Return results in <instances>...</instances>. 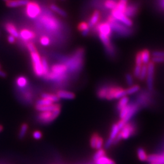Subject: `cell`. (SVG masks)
<instances>
[{
  "label": "cell",
  "mask_w": 164,
  "mask_h": 164,
  "mask_svg": "<svg viewBox=\"0 0 164 164\" xmlns=\"http://www.w3.org/2000/svg\"><path fill=\"white\" fill-rule=\"evenodd\" d=\"M151 91H143L137 96L136 103L140 107H148L152 103V97Z\"/></svg>",
  "instance_id": "52a82bcc"
},
{
  "label": "cell",
  "mask_w": 164,
  "mask_h": 164,
  "mask_svg": "<svg viewBox=\"0 0 164 164\" xmlns=\"http://www.w3.org/2000/svg\"><path fill=\"white\" fill-rule=\"evenodd\" d=\"M152 62L155 63H164V57H153L152 59Z\"/></svg>",
  "instance_id": "c3c4849f"
},
{
  "label": "cell",
  "mask_w": 164,
  "mask_h": 164,
  "mask_svg": "<svg viewBox=\"0 0 164 164\" xmlns=\"http://www.w3.org/2000/svg\"><path fill=\"white\" fill-rule=\"evenodd\" d=\"M28 130V125L27 123H23L21 125L20 130L18 133V137L20 139H23L24 137Z\"/></svg>",
  "instance_id": "1f68e13d"
},
{
  "label": "cell",
  "mask_w": 164,
  "mask_h": 164,
  "mask_svg": "<svg viewBox=\"0 0 164 164\" xmlns=\"http://www.w3.org/2000/svg\"><path fill=\"white\" fill-rule=\"evenodd\" d=\"M111 15L118 21L122 23L124 25L130 27L133 26V21L132 20L127 16L125 13L120 12L116 9H112L111 12Z\"/></svg>",
  "instance_id": "30bf717a"
},
{
  "label": "cell",
  "mask_w": 164,
  "mask_h": 164,
  "mask_svg": "<svg viewBox=\"0 0 164 164\" xmlns=\"http://www.w3.org/2000/svg\"><path fill=\"white\" fill-rule=\"evenodd\" d=\"M137 131L136 125L133 122H127L120 130L114 143H117L122 139H127L133 136Z\"/></svg>",
  "instance_id": "3957f363"
},
{
  "label": "cell",
  "mask_w": 164,
  "mask_h": 164,
  "mask_svg": "<svg viewBox=\"0 0 164 164\" xmlns=\"http://www.w3.org/2000/svg\"><path fill=\"white\" fill-rule=\"evenodd\" d=\"M130 104V109L128 111V112L127 116L123 119H122L126 123L128 122L131 119V118L139 111V110L141 108L139 106V105L137 104L136 102L135 103H131Z\"/></svg>",
  "instance_id": "4fadbf2b"
},
{
  "label": "cell",
  "mask_w": 164,
  "mask_h": 164,
  "mask_svg": "<svg viewBox=\"0 0 164 164\" xmlns=\"http://www.w3.org/2000/svg\"><path fill=\"white\" fill-rule=\"evenodd\" d=\"M160 4L162 7L164 9V0H160Z\"/></svg>",
  "instance_id": "db71d44e"
},
{
  "label": "cell",
  "mask_w": 164,
  "mask_h": 164,
  "mask_svg": "<svg viewBox=\"0 0 164 164\" xmlns=\"http://www.w3.org/2000/svg\"><path fill=\"white\" fill-rule=\"evenodd\" d=\"M30 0H9L6 2V5L9 7H17L26 5Z\"/></svg>",
  "instance_id": "ffe728a7"
},
{
  "label": "cell",
  "mask_w": 164,
  "mask_h": 164,
  "mask_svg": "<svg viewBox=\"0 0 164 164\" xmlns=\"http://www.w3.org/2000/svg\"><path fill=\"white\" fill-rule=\"evenodd\" d=\"M147 75V65H142L141 74L138 79L141 81H143L145 79H146Z\"/></svg>",
  "instance_id": "836d02e7"
},
{
  "label": "cell",
  "mask_w": 164,
  "mask_h": 164,
  "mask_svg": "<svg viewBox=\"0 0 164 164\" xmlns=\"http://www.w3.org/2000/svg\"><path fill=\"white\" fill-rule=\"evenodd\" d=\"M152 55H153V57H164V51H156L153 52Z\"/></svg>",
  "instance_id": "681fc988"
},
{
  "label": "cell",
  "mask_w": 164,
  "mask_h": 164,
  "mask_svg": "<svg viewBox=\"0 0 164 164\" xmlns=\"http://www.w3.org/2000/svg\"><path fill=\"white\" fill-rule=\"evenodd\" d=\"M30 57L32 62V66L34 73L38 77H42L44 76L41 58L38 54L37 50L30 52Z\"/></svg>",
  "instance_id": "5b68a950"
},
{
  "label": "cell",
  "mask_w": 164,
  "mask_h": 164,
  "mask_svg": "<svg viewBox=\"0 0 164 164\" xmlns=\"http://www.w3.org/2000/svg\"><path fill=\"white\" fill-rule=\"evenodd\" d=\"M41 64H42V68H43V74L45 76L49 72V65H48L46 59L44 57L41 58Z\"/></svg>",
  "instance_id": "e575fe53"
},
{
  "label": "cell",
  "mask_w": 164,
  "mask_h": 164,
  "mask_svg": "<svg viewBox=\"0 0 164 164\" xmlns=\"http://www.w3.org/2000/svg\"><path fill=\"white\" fill-rule=\"evenodd\" d=\"M97 28L98 31V34H103V35H105L106 36L110 37L112 29L109 24L108 22H104V23H100V24L97 26Z\"/></svg>",
  "instance_id": "9a60e30c"
},
{
  "label": "cell",
  "mask_w": 164,
  "mask_h": 164,
  "mask_svg": "<svg viewBox=\"0 0 164 164\" xmlns=\"http://www.w3.org/2000/svg\"><path fill=\"white\" fill-rule=\"evenodd\" d=\"M141 52L143 65H148V63L150 62V51L147 49H144Z\"/></svg>",
  "instance_id": "484cf974"
},
{
  "label": "cell",
  "mask_w": 164,
  "mask_h": 164,
  "mask_svg": "<svg viewBox=\"0 0 164 164\" xmlns=\"http://www.w3.org/2000/svg\"><path fill=\"white\" fill-rule=\"evenodd\" d=\"M4 1H6V2H7V1H8L9 0H4Z\"/></svg>",
  "instance_id": "9f6ffc18"
},
{
  "label": "cell",
  "mask_w": 164,
  "mask_h": 164,
  "mask_svg": "<svg viewBox=\"0 0 164 164\" xmlns=\"http://www.w3.org/2000/svg\"><path fill=\"white\" fill-rule=\"evenodd\" d=\"M125 79H126V82L130 86H132L133 85V76L130 74H127L126 76H125Z\"/></svg>",
  "instance_id": "bcb514c9"
},
{
  "label": "cell",
  "mask_w": 164,
  "mask_h": 164,
  "mask_svg": "<svg viewBox=\"0 0 164 164\" xmlns=\"http://www.w3.org/2000/svg\"><path fill=\"white\" fill-rule=\"evenodd\" d=\"M117 3L115 0H106L105 2V7L106 9L112 10L116 7Z\"/></svg>",
  "instance_id": "d590c367"
},
{
  "label": "cell",
  "mask_w": 164,
  "mask_h": 164,
  "mask_svg": "<svg viewBox=\"0 0 164 164\" xmlns=\"http://www.w3.org/2000/svg\"><path fill=\"white\" fill-rule=\"evenodd\" d=\"M82 55H83V50L79 49L76 54L71 58L69 61V64L66 65L68 67V69H71L72 71H74L76 69H78L79 66L82 64Z\"/></svg>",
  "instance_id": "8fae6325"
},
{
  "label": "cell",
  "mask_w": 164,
  "mask_h": 164,
  "mask_svg": "<svg viewBox=\"0 0 164 164\" xmlns=\"http://www.w3.org/2000/svg\"><path fill=\"white\" fill-rule=\"evenodd\" d=\"M141 86L138 84H133L131 86H130L129 88L126 89L127 94V95H131L133 94H134L136 92H137L140 91Z\"/></svg>",
  "instance_id": "4dcf8cb0"
},
{
  "label": "cell",
  "mask_w": 164,
  "mask_h": 164,
  "mask_svg": "<svg viewBox=\"0 0 164 164\" xmlns=\"http://www.w3.org/2000/svg\"><path fill=\"white\" fill-rule=\"evenodd\" d=\"M147 161L150 164H164V152L160 154L148 155Z\"/></svg>",
  "instance_id": "5bb4252c"
},
{
  "label": "cell",
  "mask_w": 164,
  "mask_h": 164,
  "mask_svg": "<svg viewBox=\"0 0 164 164\" xmlns=\"http://www.w3.org/2000/svg\"><path fill=\"white\" fill-rule=\"evenodd\" d=\"M50 7H51V10H52L54 12H56L57 13H58L59 15H61L62 16H66V15H67L65 11H64L61 8L59 7L55 4H51V6H50Z\"/></svg>",
  "instance_id": "d6a6232c"
},
{
  "label": "cell",
  "mask_w": 164,
  "mask_h": 164,
  "mask_svg": "<svg viewBox=\"0 0 164 164\" xmlns=\"http://www.w3.org/2000/svg\"><path fill=\"white\" fill-rule=\"evenodd\" d=\"M142 66H138V65H136L135 68H134V73H133V75L134 76L138 79L139 76H140V74H141V68H142Z\"/></svg>",
  "instance_id": "ee69618b"
},
{
  "label": "cell",
  "mask_w": 164,
  "mask_h": 164,
  "mask_svg": "<svg viewBox=\"0 0 164 164\" xmlns=\"http://www.w3.org/2000/svg\"><path fill=\"white\" fill-rule=\"evenodd\" d=\"M130 104L128 103V105L127 106H126L125 107H124L122 109H121L120 111V113H119V116L120 119H123L127 115L128 111L130 109Z\"/></svg>",
  "instance_id": "8d00e7d4"
},
{
  "label": "cell",
  "mask_w": 164,
  "mask_h": 164,
  "mask_svg": "<svg viewBox=\"0 0 164 164\" xmlns=\"http://www.w3.org/2000/svg\"><path fill=\"white\" fill-rule=\"evenodd\" d=\"M99 19H100V12L98 10L94 11L88 23L89 27H94L98 23V21H99Z\"/></svg>",
  "instance_id": "44dd1931"
},
{
  "label": "cell",
  "mask_w": 164,
  "mask_h": 164,
  "mask_svg": "<svg viewBox=\"0 0 164 164\" xmlns=\"http://www.w3.org/2000/svg\"><path fill=\"white\" fill-rule=\"evenodd\" d=\"M40 42L41 45H43L44 46H47L49 45V44L51 43V40H50L49 37H48L46 36H43L40 38Z\"/></svg>",
  "instance_id": "ab89813d"
},
{
  "label": "cell",
  "mask_w": 164,
  "mask_h": 164,
  "mask_svg": "<svg viewBox=\"0 0 164 164\" xmlns=\"http://www.w3.org/2000/svg\"><path fill=\"white\" fill-rule=\"evenodd\" d=\"M103 145V139H102V137H101L100 136H99L98 137V139H97L95 149L99 150V149H100V148H102Z\"/></svg>",
  "instance_id": "f6af8a7d"
},
{
  "label": "cell",
  "mask_w": 164,
  "mask_h": 164,
  "mask_svg": "<svg viewBox=\"0 0 164 164\" xmlns=\"http://www.w3.org/2000/svg\"><path fill=\"white\" fill-rule=\"evenodd\" d=\"M68 67L65 64H55L51 66V71L45 76V77L49 80L62 81L66 77Z\"/></svg>",
  "instance_id": "6da1fadb"
},
{
  "label": "cell",
  "mask_w": 164,
  "mask_h": 164,
  "mask_svg": "<svg viewBox=\"0 0 164 164\" xmlns=\"http://www.w3.org/2000/svg\"><path fill=\"white\" fill-rule=\"evenodd\" d=\"M16 83L18 87L20 88H24L27 86L28 84V80L26 77L24 76H20L16 79Z\"/></svg>",
  "instance_id": "f1b7e54d"
},
{
  "label": "cell",
  "mask_w": 164,
  "mask_h": 164,
  "mask_svg": "<svg viewBox=\"0 0 164 164\" xmlns=\"http://www.w3.org/2000/svg\"><path fill=\"white\" fill-rule=\"evenodd\" d=\"M27 49H28V50H29V51L30 52L37 50L35 46L32 43H28L27 45Z\"/></svg>",
  "instance_id": "f907efd6"
},
{
  "label": "cell",
  "mask_w": 164,
  "mask_h": 164,
  "mask_svg": "<svg viewBox=\"0 0 164 164\" xmlns=\"http://www.w3.org/2000/svg\"><path fill=\"white\" fill-rule=\"evenodd\" d=\"M2 130H3V127L2 125H0V132H1L2 131Z\"/></svg>",
  "instance_id": "11a10c76"
},
{
  "label": "cell",
  "mask_w": 164,
  "mask_h": 164,
  "mask_svg": "<svg viewBox=\"0 0 164 164\" xmlns=\"http://www.w3.org/2000/svg\"><path fill=\"white\" fill-rule=\"evenodd\" d=\"M60 107V105L57 103H52L48 105H36L35 108L39 112L43 111H53L57 108Z\"/></svg>",
  "instance_id": "ac0fdd59"
},
{
  "label": "cell",
  "mask_w": 164,
  "mask_h": 164,
  "mask_svg": "<svg viewBox=\"0 0 164 164\" xmlns=\"http://www.w3.org/2000/svg\"><path fill=\"white\" fill-rule=\"evenodd\" d=\"M54 103L52 102H51V100L46 99V98H42L40 100H38L37 102V105H51Z\"/></svg>",
  "instance_id": "b9f144b4"
},
{
  "label": "cell",
  "mask_w": 164,
  "mask_h": 164,
  "mask_svg": "<svg viewBox=\"0 0 164 164\" xmlns=\"http://www.w3.org/2000/svg\"><path fill=\"white\" fill-rule=\"evenodd\" d=\"M6 76H7L6 73H5L4 71H3L2 70H1L0 69V77L4 78V77H5Z\"/></svg>",
  "instance_id": "f5cc1de1"
},
{
  "label": "cell",
  "mask_w": 164,
  "mask_h": 164,
  "mask_svg": "<svg viewBox=\"0 0 164 164\" xmlns=\"http://www.w3.org/2000/svg\"><path fill=\"white\" fill-rule=\"evenodd\" d=\"M105 150L102 149V148H100L99 150H97V152L94 154V157H93V159L94 161L98 159V158L103 156H105Z\"/></svg>",
  "instance_id": "74e56055"
},
{
  "label": "cell",
  "mask_w": 164,
  "mask_h": 164,
  "mask_svg": "<svg viewBox=\"0 0 164 164\" xmlns=\"http://www.w3.org/2000/svg\"><path fill=\"white\" fill-rule=\"evenodd\" d=\"M155 63L150 62L147 65V75L146 77L147 89L149 91L152 92L154 89V77H155Z\"/></svg>",
  "instance_id": "ba28073f"
},
{
  "label": "cell",
  "mask_w": 164,
  "mask_h": 164,
  "mask_svg": "<svg viewBox=\"0 0 164 164\" xmlns=\"http://www.w3.org/2000/svg\"><path fill=\"white\" fill-rule=\"evenodd\" d=\"M126 89L119 86L106 87V94L105 99L111 100L113 99H119L127 95Z\"/></svg>",
  "instance_id": "277c9868"
},
{
  "label": "cell",
  "mask_w": 164,
  "mask_h": 164,
  "mask_svg": "<svg viewBox=\"0 0 164 164\" xmlns=\"http://www.w3.org/2000/svg\"><path fill=\"white\" fill-rule=\"evenodd\" d=\"M57 95L60 99H66V100H72L74 98L75 94L71 91L66 90H60L57 91Z\"/></svg>",
  "instance_id": "d6986e66"
},
{
  "label": "cell",
  "mask_w": 164,
  "mask_h": 164,
  "mask_svg": "<svg viewBox=\"0 0 164 164\" xmlns=\"http://www.w3.org/2000/svg\"><path fill=\"white\" fill-rule=\"evenodd\" d=\"M32 136H33V137L36 140H39V139H41V137L43 136L41 132L40 131H35L33 133Z\"/></svg>",
  "instance_id": "7dc6e473"
},
{
  "label": "cell",
  "mask_w": 164,
  "mask_h": 164,
  "mask_svg": "<svg viewBox=\"0 0 164 164\" xmlns=\"http://www.w3.org/2000/svg\"><path fill=\"white\" fill-rule=\"evenodd\" d=\"M137 157H138L139 159L141 161L144 162V161H147L148 155H147L145 150L143 148L139 147V148H137Z\"/></svg>",
  "instance_id": "d4e9b609"
},
{
  "label": "cell",
  "mask_w": 164,
  "mask_h": 164,
  "mask_svg": "<svg viewBox=\"0 0 164 164\" xmlns=\"http://www.w3.org/2000/svg\"><path fill=\"white\" fill-rule=\"evenodd\" d=\"M78 29L80 31L82 32V35L86 36L89 31V26L88 24L86 22H82L79 24Z\"/></svg>",
  "instance_id": "83f0119b"
},
{
  "label": "cell",
  "mask_w": 164,
  "mask_h": 164,
  "mask_svg": "<svg viewBox=\"0 0 164 164\" xmlns=\"http://www.w3.org/2000/svg\"><path fill=\"white\" fill-rule=\"evenodd\" d=\"M1 65H0V69H1Z\"/></svg>",
  "instance_id": "6f0895ef"
},
{
  "label": "cell",
  "mask_w": 164,
  "mask_h": 164,
  "mask_svg": "<svg viewBox=\"0 0 164 164\" xmlns=\"http://www.w3.org/2000/svg\"><path fill=\"white\" fill-rule=\"evenodd\" d=\"M120 130V129L118 127L117 123H114L112 125V128H111V133H110L109 139L112 141L113 142H114V141L116 139V138L117 137V135H118Z\"/></svg>",
  "instance_id": "603a6c76"
},
{
  "label": "cell",
  "mask_w": 164,
  "mask_h": 164,
  "mask_svg": "<svg viewBox=\"0 0 164 164\" xmlns=\"http://www.w3.org/2000/svg\"><path fill=\"white\" fill-rule=\"evenodd\" d=\"M60 107L56 108L53 111L40 112L38 115V119L41 122L48 123L53 122L60 114Z\"/></svg>",
  "instance_id": "8992f818"
},
{
  "label": "cell",
  "mask_w": 164,
  "mask_h": 164,
  "mask_svg": "<svg viewBox=\"0 0 164 164\" xmlns=\"http://www.w3.org/2000/svg\"><path fill=\"white\" fill-rule=\"evenodd\" d=\"M107 22L114 31L122 36H128L132 33V30L129 27L117 21L111 15L109 16Z\"/></svg>",
  "instance_id": "7a4b0ae2"
},
{
  "label": "cell",
  "mask_w": 164,
  "mask_h": 164,
  "mask_svg": "<svg viewBox=\"0 0 164 164\" xmlns=\"http://www.w3.org/2000/svg\"><path fill=\"white\" fill-rule=\"evenodd\" d=\"M143 65L142 60V57H141V52H139L137 53L136 55V65L138 66H142Z\"/></svg>",
  "instance_id": "7bdbcfd3"
},
{
  "label": "cell",
  "mask_w": 164,
  "mask_h": 164,
  "mask_svg": "<svg viewBox=\"0 0 164 164\" xmlns=\"http://www.w3.org/2000/svg\"><path fill=\"white\" fill-rule=\"evenodd\" d=\"M128 103H129V98L127 95L121 97L120 98H119V103H118V104L117 105V110L119 111H120L124 107L127 106L128 105Z\"/></svg>",
  "instance_id": "cb8c5ba5"
},
{
  "label": "cell",
  "mask_w": 164,
  "mask_h": 164,
  "mask_svg": "<svg viewBox=\"0 0 164 164\" xmlns=\"http://www.w3.org/2000/svg\"><path fill=\"white\" fill-rule=\"evenodd\" d=\"M94 161L95 164H116V162L112 159L105 156H103Z\"/></svg>",
  "instance_id": "4316f807"
},
{
  "label": "cell",
  "mask_w": 164,
  "mask_h": 164,
  "mask_svg": "<svg viewBox=\"0 0 164 164\" xmlns=\"http://www.w3.org/2000/svg\"><path fill=\"white\" fill-rule=\"evenodd\" d=\"M5 29L12 36L15 38H18L19 37V32H18L16 27L12 23H7L5 24Z\"/></svg>",
  "instance_id": "7402d4cb"
},
{
  "label": "cell",
  "mask_w": 164,
  "mask_h": 164,
  "mask_svg": "<svg viewBox=\"0 0 164 164\" xmlns=\"http://www.w3.org/2000/svg\"><path fill=\"white\" fill-rule=\"evenodd\" d=\"M19 36L24 41H29L35 37V33L29 29H23L19 33Z\"/></svg>",
  "instance_id": "2e32d148"
},
{
  "label": "cell",
  "mask_w": 164,
  "mask_h": 164,
  "mask_svg": "<svg viewBox=\"0 0 164 164\" xmlns=\"http://www.w3.org/2000/svg\"><path fill=\"white\" fill-rule=\"evenodd\" d=\"M41 97L44 98L48 99L52 102L53 103H55L59 101L60 98L58 97L57 94H49V93H44L41 95Z\"/></svg>",
  "instance_id": "f546056e"
},
{
  "label": "cell",
  "mask_w": 164,
  "mask_h": 164,
  "mask_svg": "<svg viewBox=\"0 0 164 164\" xmlns=\"http://www.w3.org/2000/svg\"><path fill=\"white\" fill-rule=\"evenodd\" d=\"M106 94V87H103L98 89L97 92V95L100 98H105Z\"/></svg>",
  "instance_id": "f35d334b"
},
{
  "label": "cell",
  "mask_w": 164,
  "mask_h": 164,
  "mask_svg": "<svg viewBox=\"0 0 164 164\" xmlns=\"http://www.w3.org/2000/svg\"><path fill=\"white\" fill-rule=\"evenodd\" d=\"M26 12L29 18L34 19L40 14L41 8L38 3L34 1H30L26 5Z\"/></svg>",
  "instance_id": "9c48e42d"
},
{
  "label": "cell",
  "mask_w": 164,
  "mask_h": 164,
  "mask_svg": "<svg viewBox=\"0 0 164 164\" xmlns=\"http://www.w3.org/2000/svg\"><path fill=\"white\" fill-rule=\"evenodd\" d=\"M42 23L46 29L52 31H55L59 28V22L54 18L49 16H43Z\"/></svg>",
  "instance_id": "7c38bea8"
},
{
  "label": "cell",
  "mask_w": 164,
  "mask_h": 164,
  "mask_svg": "<svg viewBox=\"0 0 164 164\" xmlns=\"http://www.w3.org/2000/svg\"><path fill=\"white\" fill-rule=\"evenodd\" d=\"M98 137H99V136L97 133H95L92 136V137L90 139V145L92 148H95L96 142H97V139Z\"/></svg>",
  "instance_id": "60d3db41"
},
{
  "label": "cell",
  "mask_w": 164,
  "mask_h": 164,
  "mask_svg": "<svg viewBox=\"0 0 164 164\" xmlns=\"http://www.w3.org/2000/svg\"><path fill=\"white\" fill-rule=\"evenodd\" d=\"M138 11V5L134 3H131L128 4L125 12V15L128 18H132L134 16Z\"/></svg>",
  "instance_id": "e0dca14e"
},
{
  "label": "cell",
  "mask_w": 164,
  "mask_h": 164,
  "mask_svg": "<svg viewBox=\"0 0 164 164\" xmlns=\"http://www.w3.org/2000/svg\"><path fill=\"white\" fill-rule=\"evenodd\" d=\"M7 40L10 43H13L15 41V37L10 35L8 37H7Z\"/></svg>",
  "instance_id": "816d5d0a"
}]
</instances>
